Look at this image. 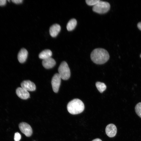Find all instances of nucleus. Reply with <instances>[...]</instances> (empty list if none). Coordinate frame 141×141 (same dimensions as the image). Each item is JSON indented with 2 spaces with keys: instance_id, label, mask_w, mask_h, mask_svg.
Returning <instances> with one entry per match:
<instances>
[{
  "instance_id": "obj_9",
  "label": "nucleus",
  "mask_w": 141,
  "mask_h": 141,
  "mask_svg": "<svg viewBox=\"0 0 141 141\" xmlns=\"http://www.w3.org/2000/svg\"><path fill=\"white\" fill-rule=\"evenodd\" d=\"M16 92L18 96L22 99H26L30 97V95L28 91L21 87H18Z\"/></svg>"
},
{
  "instance_id": "obj_23",
  "label": "nucleus",
  "mask_w": 141,
  "mask_h": 141,
  "mask_svg": "<svg viewBox=\"0 0 141 141\" xmlns=\"http://www.w3.org/2000/svg\"><path fill=\"white\" fill-rule=\"evenodd\" d=\"M140 57L141 58V54H140Z\"/></svg>"
},
{
  "instance_id": "obj_13",
  "label": "nucleus",
  "mask_w": 141,
  "mask_h": 141,
  "mask_svg": "<svg viewBox=\"0 0 141 141\" xmlns=\"http://www.w3.org/2000/svg\"><path fill=\"white\" fill-rule=\"evenodd\" d=\"M52 54V52L50 50L45 49L40 53L39 57L40 58L44 60L51 57Z\"/></svg>"
},
{
  "instance_id": "obj_18",
  "label": "nucleus",
  "mask_w": 141,
  "mask_h": 141,
  "mask_svg": "<svg viewBox=\"0 0 141 141\" xmlns=\"http://www.w3.org/2000/svg\"><path fill=\"white\" fill-rule=\"evenodd\" d=\"M21 137V135L19 133L17 132L15 133L14 138L15 141H19Z\"/></svg>"
},
{
  "instance_id": "obj_20",
  "label": "nucleus",
  "mask_w": 141,
  "mask_h": 141,
  "mask_svg": "<svg viewBox=\"0 0 141 141\" xmlns=\"http://www.w3.org/2000/svg\"><path fill=\"white\" fill-rule=\"evenodd\" d=\"M6 2V0H0V5L3 6L5 5Z\"/></svg>"
},
{
  "instance_id": "obj_5",
  "label": "nucleus",
  "mask_w": 141,
  "mask_h": 141,
  "mask_svg": "<svg viewBox=\"0 0 141 141\" xmlns=\"http://www.w3.org/2000/svg\"><path fill=\"white\" fill-rule=\"evenodd\" d=\"M19 128L21 132L26 136L29 137L32 133V130L30 126L25 122H22L19 125Z\"/></svg>"
},
{
  "instance_id": "obj_17",
  "label": "nucleus",
  "mask_w": 141,
  "mask_h": 141,
  "mask_svg": "<svg viewBox=\"0 0 141 141\" xmlns=\"http://www.w3.org/2000/svg\"><path fill=\"white\" fill-rule=\"evenodd\" d=\"M100 0H86V3L89 5L93 6L97 4Z\"/></svg>"
},
{
  "instance_id": "obj_6",
  "label": "nucleus",
  "mask_w": 141,
  "mask_h": 141,
  "mask_svg": "<svg viewBox=\"0 0 141 141\" xmlns=\"http://www.w3.org/2000/svg\"><path fill=\"white\" fill-rule=\"evenodd\" d=\"M61 78L58 73L55 74L51 80V84L54 91L57 93L58 91L61 82Z\"/></svg>"
},
{
  "instance_id": "obj_4",
  "label": "nucleus",
  "mask_w": 141,
  "mask_h": 141,
  "mask_svg": "<svg viewBox=\"0 0 141 141\" xmlns=\"http://www.w3.org/2000/svg\"><path fill=\"white\" fill-rule=\"evenodd\" d=\"M58 74L62 79L67 80L70 78V70L66 62L63 61L61 63L58 68Z\"/></svg>"
},
{
  "instance_id": "obj_11",
  "label": "nucleus",
  "mask_w": 141,
  "mask_h": 141,
  "mask_svg": "<svg viewBox=\"0 0 141 141\" xmlns=\"http://www.w3.org/2000/svg\"><path fill=\"white\" fill-rule=\"evenodd\" d=\"M56 63L55 60L51 57L44 60L42 62L43 66L47 69L53 67L55 65Z\"/></svg>"
},
{
  "instance_id": "obj_14",
  "label": "nucleus",
  "mask_w": 141,
  "mask_h": 141,
  "mask_svg": "<svg viewBox=\"0 0 141 141\" xmlns=\"http://www.w3.org/2000/svg\"><path fill=\"white\" fill-rule=\"evenodd\" d=\"M77 24L76 20L74 18L70 19L67 25V28L68 31H71L73 30Z\"/></svg>"
},
{
  "instance_id": "obj_1",
  "label": "nucleus",
  "mask_w": 141,
  "mask_h": 141,
  "mask_svg": "<svg viewBox=\"0 0 141 141\" xmlns=\"http://www.w3.org/2000/svg\"><path fill=\"white\" fill-rule=\"evenodd\" d=\"M90 57L92 61L97 64H102L108 61L109 58L108 52L105 49L101 48H96L92 52Z\"/></svg>"
},
{
  "instance_id": "obj_10",
  "label": "nucleus",
  "mask_w": 141,
  "mask_h": 141,
  "mask_svg": "<svg viewBox=\"0 0 141 141\" xmlns=\"http://www.w3.org/2000/svg\"><path fill=\"white\" fill-rule=\"evenodd\" d=\"M28 52L25 49H21L17 55V58L19 62L21 63H24L27 57Z\"/></svg>"
},
{
  "instance_id": "obj_2",
  "label": "nucleus",
  "mask_w": 141,
  "mask_h": 141,
  "mask_svg": "<svg viewBox=\"0 0 141 141\" xmlns=\"http://www.w3.org/2000/svg\"><path fill=\"white\" fill-rule=\"evenodd\" d=\"M67 108L68 112L72 114H77L82 112L84 109L82 101L78 99H74L68 103Z\"/></svg>"
},
{
  "instance_id": "obj_19",
  "label": "nucleus",
  "mask_w": 141,
  "mask_h": 141,
  "mask_svg": "<svg viewBox=\"0 0 141 141\" xmlns=\"http://www.w3.org/2000/svg\"><path fill=\"white\" fill-rule=\"evenodd\" d=\"M23 1L22 0H12V1L16 4H20L22 3Z\"/></svg>"
},
{
  "instance_id": "obj_22",
  "label": "nucleus",
  "mask_w": 141,
  "mask_h": 141,
  "mask_svg": "<svg viewBox=\"0 0 141 141\" xmlns=\"http://www.w3.org/2000/svg\"><path fill=\"white\" fill-rule=\"evenodd\" d=\"M92 141H102V140L99 138H96L92 140Z\"/></svg>"
},
{
  "instance_id": "obj_8",
  "label": "nucleus",
  "mask_w": 141,
  "mask_h": 141,
  "mask_svg": "<svg viewBox=\"0 0 141 141\" xmlns=\"http://www.w3.org/2000/svg\"><path fill=\"white\" fill-rule=\"evenodd\" d=\"M117 131L116 126L113 124L108 125L105 128V132L107 135L109 137H113L116 135Z\"/></svg>"
},
{
  "instance_id": "obj_16",
  "label": "nucleus",
  "mask_w": 141,
  "mask_h": 141,
  "mask_svg": "<svg viewBox=\"0 0 141 141\" xmlns=\"http://www.w3.org/2000/svg\"><path fill=\"white\" fill-rule=\"evenodd\" d=\"M135 109L136 114L141 118V102H139L136 105Z\"/></svg>"
},
{
  "instance_id": "obj_15",
  "label": "nucleus",
  "mask_w": 141,
  "mask_h": 141,
  "mask_svg": "<svg viewBox=\"0 0 141 141\" xmlns=\"http://www.w3.org/2000/svg\"><path fill=\"white\" fill-rule=\"evenodd\" d=\"M96 86L98 91L101 93H102L106 89V86L103 83L97 82L96 83Z\"/></svg>"
},
{
  "instance_id": "obj_7",
  "label": "nucleus",
  "mask_w": 141,
  "mask_h": 141,
  "mask_svg": "<svg viewBox=\"0 0 141 141\" xmlns=\"http://www.w3.org/2000/svg\"><path fill=\"white\" fill-rule=\"evenodd\" d=\"M21 87L28 91H33L36 89V86L35 84L29 80L23 81L21 83Z\"/></svg>"
},
{
  "instance_id": "obj_12",
  "label": "nucleus",
  "mask_w": 141,
  "mask_h": 141,
  "mask_svg": "<svg viewBox=\"0 0 141 141\" xmlns=\"http://www.w3.org/2000/svg\"><path fill=\"white\" fill-rule=\"evenodd\" d=\"M61 29L60 26L58 24H55L52 25L49 28V33L52 37L56 36L60 32Z\"/></svg>"
},
{
  "instance_id": "obj_3",
  "label": "nucleus",
  "mask_w": 141,
  "mask_h": 141,
  "mask_svg": "<svg viewBox=\"0 0 141 141\" xmlns=\"http://www.w3.org/2000/svg\"><path fill=\"white\" fill-rule=\"evenodd\" d=\"M110 8V4L108 2L100 1L92 8L93 11L99 14L105 13L108 12Z\"/></svg>"
},
{
  "instance_id": "obj_21",
  "label": "nucleus",
  "mask_w": 141,
  "mask_h": 141,
  "mask_svg": "<svg viewBox=\"0 0 141 141\" xmlns=\"http://www.w3.org/2000/svg\"><path fill=\"white\" fill-rule=\"evenodd\" d=\"M137 27L141 31V22H139L137 24Z\"/></svg>"
}]
</instances>
